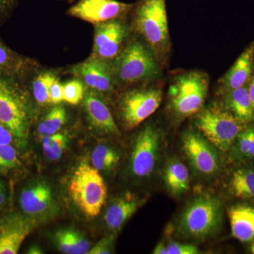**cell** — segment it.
I'll return each instance as SVG.
<instances>
[{
	"instance_id": "obj_1",
	"label": "cell",
	"mask_w": 254,
	"mask_h": 254,
	"mask_svg": "<svg viewBox=\"0 0 254 254\" xmlns=\"http://www.w3.org/2000/svg\"><path fill=\"white\" fill-rule=\"evenodd\" d=\"M30 108L26 90L17 76L0 74V123L24 146L29 131Z\"/></svg>"
},
{
	"instance_id": "obj_2",
	"label": "cell",
	"mask_w": 254,
	"mask_h": 254,
	"mask_svg": "<svg viewBox=\"0 0 254 254\" xmlns=\"http://www.w3.org/2000/svg\"><path fill=\"white\" fill-rule=\"evenodd\" d=\"M133 7L137 31L158 61L164 62L170 47L166 0H139Z\"/></svg>"
},
{
	"instance_id": "obj_3",
	"label": "cell",
	"mask_w": 254,
	"mask_h": 254,
	"mask_svg": "<svg viewBox=\"0 0 254 254\" xmlns=\"http://www.w3.org/2000/svg\"><path fill=\"white\" fill-rule=\"evenodd\" d=\"M209 78L206 73L190 71L174 78L169 87L170 110L179 119L199 113L208 94Z\"/></svg>"
},
{
	"instance_id": "obj_4",
	"label": "cell",
	"mask_w": 254,
	"mask_h": 254,
	"mask_svg": "<svg viewBox=\"0 0 254 254\" xmlns=\"http://www.w3.org/2000/svg\"><path fill=\"white\" fill-rule=\"evenodd\" d=\"M159 66L158 58L149 47L135 41L120 51L112 68L115 81L133 84L158 76Z\"/></svg>"
},
{
	"instance_id": "obj_5",
	"label": "cell",
	"mask_w": 254,
	"mask_h": 254,
	"mask_svg": "<svg viewBox=\"0 0 254 254\" xmlns=\"http://www.w3.org/2000/svg\"><path fill=\"white\" fill-rule=\"evenodd\" d=\"M68 193L82 213L93 218L99 215L106 200L108 190L99 171L83 163L76 169L70 180Z\"/></svg>"
},
{
	"instance_id": "obj_6",
	"label": "cell",
	"mask_w": 254,
	"mask_h": 254,
	"mask_svg": "<svg viewBox=\"0 0 254 254\" xmlns=\"http://www.w3.org/2000/svg\"><path fill=\"white\" fill-rule=\"evenodd\" d=\"M195 125L201 134L220 151H230L237 136L245 128L241 122L227 108L208 107L200 110Z\"/></svg>"
},
{
	"instance_id": "obj_7",
	"label": "cell",
	"mask_w": 254,
	"mask_h": 254,
	"mask_svg": "<svg viewBox=\"0 0 254 254\" xmlns=\"http://www.w3.org/2000/svg\"><path fill=\"white\" fill-rule=\"evenodd\" d=\"M222 218L221 200L203 195L192 200L180 218V230L192 239L207 238L218 230Z\"/></svg>"
},
{
	"instance_id": "obj_8",
	"label": "cell",
	"mask_w": 254,
	"mask_h": 254,
	"mask_svg": "<svg viewBox=\"0 0 254 254\" xmlns=\"http://www.w3.org/2000/svg\"><path fill=\"white\" fill-rule=\"evenodd\" d=\"M163 100L159 88H141L127 92L120 103V113L124 125L132 129L141 125L158 109Z\"/></svg>"
},
{
	"instance_id": "obj_9",
	"label": "cell",
	"mask_w": 254,
	"mask_h": 254,
	"mask_svg": "<svg viewBox=\"0 0 254 254\" xmlns=\"http://www.w3.org/2000/svg\"><path fill=\"white\" fill-rule=\"evenodd\" d=\"M161 144V133L155 127H146L138 133L131 155V170L135 177L145 178L153 173Z\"/></svg>"
},
{
	"instance_id": "obj_10",
	"label": "cell",
	"mask_w": 254,
	"mask_h": 254,
	"mask_svg": "<svg viewBox=\"0 0 254 254\" xmlns=\"http://www.w3.org/2000/svg\"><path fill=\"white\" fill-rule=\"evenodd\" d=\"M182 148L198 173L211 176L218 172L220 161L218 151L201 133L187 132L182 138Z\"/></svg>"
},
{
	"instance_id": "obj_11",
	"label": "cell",
	"mask_w": 254,
	"mask_h": 254,
	"mask_svg": "<svg viewBox=\"0 0 254 254\" xmlns=\"http://www.w3.org/2000/svg\"><path fill=\"white\" fill-rule=\"evenodd\" d=\"M132 6L117 0H79L68 9V14L98 25L121 18Z\"/></svg>"
},
{
	"instance_id": "obj_12",
	"label": "cell",
	"mask_w": 254,
	"mask_h": 254,
	"mask_svg": "<svg viewBox=\"0 0 254 254\" xmlns=\"http://www.w3.org/2000/svg\"><path fill=\"white\" fill-rule=\"evenodd\" d=\"M126 33V26L121 20H113L97 25L93 58L104 61L115 59L120 53Z\"/></svg>"
},
{
	"instance_id": "obj_13",
	"label": "cell",
	"mask_w": 254,
	"mask_h": 254,
	"mask_svg": "<svg viewBox=\"0 0 254 254\" xmlns=\"http://www.w3.org/2000/svg\"><path fill=\"white\" fill-rule=\"evenodd\" d=\"M72 71L87 86L97 91L108 93L113 89L116 82L112 66L106 61L98 58L78 64Z\"/></svg>"
},
{
	"instance_id": "obj_14",
	"label": "cell",
	"mask_w": 254,
	"mask_h": 254,
	"mask_svg": "<svg viewBox=\"0 0 254 254\" xmlns=\"http://www.w3.org/2000/svg\"><path fill=\"white\" fill-rule=\"evenodd\" d=\"M35 227L30 219L13 216L0 225V254H16Z\"/></svg>"
},
{
	"instance_id": "obj_15",
	"label": "cell",
	"mask_w": 254,
	"mask_h": 254,
	"mask_svg": "<svg viewBox=\"0 0 254 254\" xmlns=\"http://www.w3.org/2000/svg\"><path fill=\"white\" fill-rule=\"evenodd\" d=\"M254 72V42L247 47L237 58L221 79L222 91L237 89L248 84Z\"/></svg>"
},
{
	"instance_id": "obj_16",
	"label": "cell",
	"mask_w": 254,
	"mask_h": 254,
	"mask_svg": "<svg viewBox=\"0 0 254 254\" xmlns=\"http://www.w3.org/2000/svg\"><path fill=\"white\" fill-rule=\"evenodd\" d=\"M232 235L241 242H250L254 239V205L239 203L228 209Z\"/></svg>"
},
{
	"instance_id": "obj_17",
	"label": "cell",
	"mask_w": 254,
	"mask_h": 254,
	"mask_svg": "<svg viewBox=\"0 0 254 254\" xmlns=\"http://www.w3.org/2000/svg\"><path fill=\"white\" fill-rule=\"evenodd\" d=\"M53 202L51 189L45 182H37L23 189L20 195V206L25 213L37 215L44 213Z\"/></svg>"
},
{
	"instance_id": "obj_18",
	"label": "cell",
	"mask_w": 254,
	"mask_h": 254,
	"mask_svg": "<svg viewBox=\"0 0 254 254\" xmlns=\"http://www.w3.org/2000/svg\"><path fill=\"white\" fill-rule=\"evenodd\" d=\"M85 108L92 126L102 133L118 134L119 129L113 115L103 100L91 93L85 97Z\"/></svg>"
},
{
	"instance_id": "obj_19",
	"label": "cell",
	"mask_w": 254,
	"mask_h": 254,
	"mask_svg": "<svg viewBox=\"0 0 254 254\" xmlns=\"http://www.w3.org/2000/svg\"><path fill=\"white\" fill-rule=\"evenodd\" d=\"M140 205V200L131 193L116 198L105 213L104 219L107 226L113 231H118L136 213Z\"/></svg>"
},
{
	"instance_id": "obj_20",
	"label": "cell",
	"mask_w": 254,
	"mask_h": 254,
	"mask_svg": "<svg viewBox=\"0 0 254 254\" xmlns=\"http://www.w3.org/2000/svg\"><path fill=\"white\" fill-rule=\"evenodd\" d=\"M225 108L242 123H254V112L248 84L224 93Z\"/></svg>"
},
{
	"instance_id": "obj_21",
	"label": "cell",
	"mask_w": 254,
	"mask_h": 254,
	"mask_svg": "<svg viewBox=\"0 0 254 254\" xmlns=\"http://www.w3.org/2000/svg\"><path fill=\"white\" fill-rule=\"evenodd\" d=\"M229 190L235 198L254 203V166L234 170L229 180Z\"/></svg>"
},
{
	"instance_id": "obj_22",
	"label": "cell",
	"mask_w": 254,
	"mask_h": 254,
	"mask_svg": "<svg viewBox=\"0 0 254 254\" xmlns=\"http://www.w3.org/2000/svg\"><path fill=\"white\" fill-rule=\"evenodd\" d=\"M165 186L174 195H180L190 189V172L186 165L180 160H170L163 173Z\"/></svg>"
},
{
	"instance_id": "obj_23",
	"label": "cell",
	"mask_w": 254,
	"mask_h": 254,
	"mask_svg": "<svg viewBox=\"0 0 254 254\" xmlns=\"http://www.w3.org/2000/svg\"><path fill=\"white\" fill-rule=\"evenodd\" d=\"M55 240L60 252L67 254H86L91 249L88 241L73 229L59 230Z\"/></svg>"
},
{
	"instance_id": "obj_24",
	"label": "cell",
	"mask_w": 254,
	"mask_h": 254,
	"mask_svg": "<svg viewBox=\"0 0 254 254\" xmlns=\"http://www.w3.org/2000/svg\"><path fill=\"white\" fill-rule=\"evenodd\" d=\"M28 68L27 60L10 49L0 40V74L18 76Z\"/></svg>"
},
{
	"instance_id": "obj_25",
	"label": "cell",
	"mask_w": 254,
	"mask_h": 254,
	"mask_svg": "<svg viewBox=\"0 0 254 254\" xmlns=\"http://www.w3.org/2000/svg\"><path fill=\"white\" fill-rule=\"evenodd\" d=\"M231 150L237 160H254V123L246 125L237 136Z\"/></svg>"
},
{
	"instance_id": "obj_26",
	"label": "cell",
	"mask_w": 254,
	"mask_h": 254,
	"mask_svg": "<svg viewBox=\"0 0 254 254\" xmlns=\"http://www.w3.org/2000/svg\"><path fill=\"white\" fill-rule=\"evenodd\" d=\"M67 120L66 110L62 106H55L47 114L38 126V131L41 136L55 134L61 129Z\"/></svg>"
},
{
	"instance_id": "obj_27",
	"label": "cell",
	"mask_w": 254,
	"mask_h": 254,
	"mask_svg": "<svg viewBox=\"0 0 254 254\" xmlns=\"http://www.w3.org/2000/svg\"><path fill=\"white\" fill-rule=\"evenodd\" d=\"M67 143V136L60 132L55 134L43 136L42 138L43 153L46 158L51 161H57L62 158Z\"/></svg>"
},
{
	"instance_id": "obj_28",
	"label": "cell",
	"mask_w": 254,
	"mask_h": 254,
	"mask_svg": "<svg viewBox=\"0 0 254 254\" xmlns=\"http://www.w3.org/2000/svg\"><path fill=\"white\" fill-rule=\"evenodd\" d=\"M91 160L93 168L98 171L108 170L116 166L120 161V155L111 147L101 144L93 150Z\"/></svg>"
},
{
	"instance_id": "obj_29",
	"label": "cell",
	"mask_w": 254,
	"mask_h": 254,
	"mask_svg": "<svg viewBox=\"0 0 254 254\" xmlns=\"http://www.w3.org/2000/svg\"><path fill=\"white\" fill-rule=\"evenodd\" d=\"M21 166L19 154L14 145H0V175H8Z\"/></svg>"
},
{
	"instance_id": "obj_30",
	"label": "cell",
	"mask_w": 254,
	"mask_h": 254,
	"mask_svg": "<svg viewBox=\"0 0 254 254\" xmlns=\"http://www.w3.org/2000/svg\"><path fill=\"white\" fill-rule=\"evenodd\" d=\"M55 75L50 72L42 73L37 76L32 83L33 96L37 103L41 105L50 103L49 89L54 81Z\"/></svg>"
},
{
	"instance_id": "obj_31",
	"label": "cell",
	"mask_w": 254,
	"mask_h": 254,
	"mask_svg": "<svg viewBox=\"0 0 254 254\" xmlns=\"http://www.w3.org/2000/svg\"><path fill=\"white\" fill-rule=\"evenodd\" d=\"M84 98V87L81 80L73 79L63 85L64 101L71 105H77Z\"/></svg>"
},
{
	"instance_id": "obj_32",
	"label": "cell",
	"mask_w": 254,
	"mask_h": 254,
	"mask_svg": "<svg viewBox=\"0 0 254 254\" xmlns=\"http://www.w3.org/2000/svg\"><path fill=\"white\" fill-rule=\"evenodd\" d=\"M166 245L168 254H196L199 253L194 245L170 242Z\"/></svg>"
},
{
	"instance_id": "obj_33",
	"label": "cell",
	"mask_w": 254,
	"mask_h": 254,
	"mask_svg": "<svg viewBox=\"0 0 254 254\" xmlns=\"http://www.w3.org/2000/svg\"><path fill=\"white\" fill-rule=\"evenodd\" d=\"M50 103L54 105H59L63 99V85L60 83L58 78H55L49 89Z\"/></svg>"
},
{
	"instance_id": "obj_34",
	"label": "cell",
	"mask_w": 254,
	"mask_h": 254,
	"mask_svg": "<svg viewBox=\"0 0 254 254\" xmlns=\"http://www.w3.org/2000/svg\"><path fill=\"white\" fill-rule=\"evenodd\" d=\"M113 239L105 238L100 241L94 247L90 249L88 254H110Z\"/></svg>"
},
{
	"instance_id": "obj_35",
	"label": "cell",
	"mask_w": 254,
	"mask_h": 254,
	"mask_svg": "<svg viewBox=\"0 0 254 254\" xmlns=\"http://www.w3.org/2000/svg\"><path fill=\"white\" fill-rule=\"evenodd\" d=\"M16 143L14 135L11 131L0 123V145L13 144Z\"/></svg>"
},
{
	"instance_id": "obj_36",
	"label": "cell",
	"mask_w": 254,
	"mask_h": 254,
	"mask_svg": "<svg viewBox=\"0 0 254 254\" xmlns=\"http://www.w3.org/2000/svg\"><path fill=\"white\" fill-rule=\"evenodd\" d=\"M17 0H0V23L14 7Z\"/></svg>"
},
{
	"instance_id": "obj_37",
	"label": "cell",
	"mask_w": 254,
	"mask_h": 254,
	"mask_svg": "<svg viewBox=\"0 0 254 254\" xmlns=\"http://www.w3.org/2000/svg\"><path fill=\"white\" fill-rule=\"evenodd\" d=\"M153 254H168L166 245L164 242H160L155 247Z\"/></svg>"
},
{
	"instance_id": "obj_38",
	"label": "cell",
	"mask_w": 254,
	"mask_h": 254,
	"mask_svg": "<svg viewBox=\"0 0 254 254\" xmlns=\"http://www.w3.org/2000/svg\"><path fill=\"white\" fill-rule=\"evenodd\" d=\"M249 93H250L251 100H252V105H253L254 112V72L253 76L251 78L248 83Z\"/></svg>"
},
{
	"instance_id": "obj_39",
	"label": "cell",
	"mask_w": 254,
	"mask_h": 254,
	"mask_svg": "<svg viewBox=\"0 0 254 254\" xmlns=\"http://www.w3.org/2000/svg\"><path fill=\"white\" fill-rule=\"evenodd\" d=\"M5 200H6V192L2 184L0 182V206L4 204Z\"/></svg>"
},
{
	"instance_id": "obj_40",
	"label": "cell",
	"mask_w": 254,
	"mask_h": 254,
	"mask_svg": "<svg viewBox=\"0 0 254 254\" xmlns=\"http://www.w3.org/2000/svg\"><path fill=\"white\" fill-rule=\"evenodd\" d=\"M41 252V250H40V249H38V247H33L28 251V254H42V252Z\"/></svg>"
},
{
	"instance_id": "obj_41",
	"label": "cell",
	"mask_w": 254,
	"mask_h": 254,
	"mask_svg": "<svg viewBox=\"0 0 254 254\" xmlns=\"http://www.w3.org/2000/svg\"><path fill=\"white\" fill-rule=\"evenodd\" d=\"M252 253L254 254V242L253 245H252Z\"/></svg>"
},
{
	"instance_id": "obj_42",
	"label": "cell",
	"mask_w": 254,
	"mask_h": 254,
	"mask_svg": "<svg viewBox=\"0 0 254 254\" xmlns=\"http://www.w3.org/2000/svg\"><path fill=\"white\" fill-rule=\"evenodd\" d=\"M0 225H1V223H0Z\"/></svg>"
}]
</instances>
